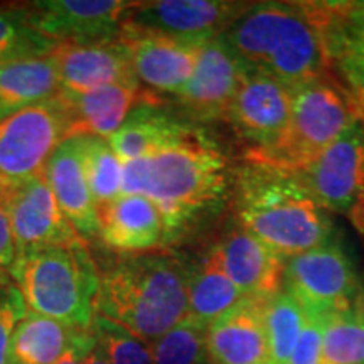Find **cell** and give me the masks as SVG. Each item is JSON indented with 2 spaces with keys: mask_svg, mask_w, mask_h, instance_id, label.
<instances>
[{
  "mask_svg": "<svg viewBox=\"0 0 364 364\" xmlns=\"http://www.w3.org/2000/svg\"><path fill=\"white\" fill-rule=\"evenodd\" d=\"M83 364H110V361H108L107 356H105V353L102 351V348L95 343L93 349L88 353V356L85 358Z\"/></svg>",
  "mask_w": 364,
  "mask_h": 364,
  "instance_id": "36",
  "label": "cell"
},
{
  "mask_svg": "<svg viewBox=\"0 0 364 364\" xmlns=\"http://www.w3.org/2000/svg\"><path fill=\"white\" fill-rule=\"evenodd\" d=\"M250 300L236 289L213 248L188 272V318L208 327L226 312Z\"/></svg>",
  "mask_w": 364,
  "mask_h": 364,
  "instance_id": "24",
  "label": "cell"
},
{
  "mask_svg": "<svg viewBox=\"0 0 364 364\" xmlns=\"http://www.w3.org/2000/svg\"><path fill=\"white\" fill-rule=\"evenodd\" d=\"M17 255L83 240L61 211L44 172L11 188H0Z\"/></svg>",
  "mask_w": 364,
  "mask_h": 364,
  "instance_id": "11",
  "label": "cell"
},
{
  "mask_svg": "<svg viewBox=\"0 0 364 364\" xmlns=\"http://www.w3.org/2000/svg\"><path fill=\"white\" fill-rule=\"evenodd\" d=\"M95 343H97V339H95V334L93 331H91V327L81 331V334L75 339V343L71 344V348L68 349L65 356L59 359L56 364H83L85 358L88 356V353L93 349Z\"/></svg>",
  "mask_w": 364,
  "mask_h": 364,
  "instance_id": "35",
  "label": "cell"
},
{
  "mask_svg": "<svg viewBox=\"0 0 364 364\" xmlns=\"http://www.w3.org/2000/svg\"><path fill=\"white\" fill-rule=\"evenodd\" d=\"M247 66L221 36L203 44L194 73L176 95L177 107L196 122L225 120Z\"/></svg>",
  "mask_w": 364,
  "mask_h": 364,
  "instance_id": "14",
  "label": "cell"
},
{
  "mask_svg": "<svg viewBox=\"0 0 364 364\" xmlns=\"http://www.w3.org/2000/svg\"><path fill=\"white\" fill-rule=\"evenodd\" d=\"M81 331L27 311L14 332L9 364H56Z\"/></svg>",
  "mask_w": 364,
  "mask_h": 364,
  "instance_id": "25",
  "label": "cell"
},
{
  "mask_svg": "<svg viewBox=\"0 0 364 364\" xmlns=\"http://www.w3.org/2000/svg\"><path fill=\"white\" fill-rule=\"evenodd\" d=\"M56 46L31 26L26 7L0 9V61L41 56Z\"/></svg>",
  "mask_w": 364,
  "mask_h": 364,
  "instance_id": "30",
  "label": "cell"
},
{
  "mask_svg": "<svg viewBox=\"0 0 364 364\" xmlns=\"http://www.w3.org/2000/svg\"><path fill=\"white\" fill-rule=\"evenodd\" d=\"M17 260V247L6 204L0 199V287L12 284V270Z\"/></svg>",
  "mask_w": 364,
  "mask_h": 364,
  "instance_id": "34",
  "label": "cell"
},
{
  "mask_svg": "<svg viewBox=\"0 0 364 364\" xmlns=\"http://www.w3.org/2000/svg\"><path fill=\"white\" fill-rule=\"evenodd\" d=\"M58 100L70 118V139L95 135L108 139L139 107H161V97L142 85H118L85 93L61 91Z\"/></svg>",
  "mask_w": 364,
  "mask_h": 364,
  "instance_id": "18",
  "label": "cell"
},
{
  "mask_svg": "<svg viewBox=\"0 0 364 364\" xmlns=\"http://www.w3.org/2000/svg\"><path fill=\"white\" fill-rule=\"evenodd\" d=\"M326 317L327 316H321L317 312L306 311L302 332H300V338L289 364H321Z\"/></svg>",
  "mask_w": 364,
  "mask_h": 364,
  "instance_id": "33",
  "label": "cell"
},
{
  "mask_svg": "<svg viewBox=\"0 0 364 364\" xmlns=\"http://www.w3.org/2000/svg\"><path fill=\"white\" fill-rule=\"evenodd\" d=\"M70 139V118L58 97L0 120V188L43 174L56 149Z\"/></svg>",
  "mask_w": 364,
  "mask_h": 364,
  "instance_id": "7",
  "label": "cell"
},
{
  "mask_svg": "<svg viewBox=\"0 0 364 364\" xmlns=\"http://www.w3.org/2000/svg\"><path fill=\"white\" fill-rule=\"evenodd\" d=\"M270 364H289L302 332L306 311L287 289L262 302Z\"/></svg>",
  "mask_w": 364,
  "mask_h": 364,
  "instance_id": "26",
  "label": "cell"
},
{
  "mask_svg": "<svg viewBox=\"0 0 364 364\" xmlns=\"http://www.w3.org/2000/svg\"><path fill=\"white\" fill-rule=\"evenodd\" d=\"M321 364H364V292L349 309L326 317Z\"/></svg>",
  "mask_w": 364,
  "mask_h": 364,
  "instance_id": "27",
  "label": "cell"
},
{
  "mask_svg": "<svg viewBox=\"0 0 364 364\" xmlns=\"http://www.w3.org/2000/svg\"><path fill=\"white\" fill-rule=\"evenodd\" d=\"M132 6L125 0H39L26 9L39 34L66 44L118 38Z\"/></svg>",
  "mask_w": 364,
  "mask_h": 364,
  "instance_id": "13",
  "label": "cell"
},
{
  "mask_svg": "<svg viewBox=\"0 0 364 364\" xmlns=\"http://www.w3.org/2000/svg\"><path fill=\"white\" fill-rule=\"evenodd\" d=\"M327 2L250 4L221 38L248 70L287 88L331 75Z\"/></svg>",
  "mask_w": 364,
  "mask_h": 364,
  "instance_id": "2",
  "label": "cell"
},
{
  "mask_svg": "<svg viewBox=\"0 0 364 364\" xmlns=\"http://www.w3.org/2000/svg\"><path fill=\"white\" fill-rule=\"evenodd\" d=\"M139 83L152 93L176 95L193 76L203 41L154 33H122Z\"/></svg>",
  "mask_w": 364,
  "mask_h": 364,
  "instance_id": "16",
  "label": "cell"
},
{
  "mask_svg": "<svg viewBox=\"0 0 364 364\" xmlns=\"http://www.w3.org/2000/svg\"><path fill=\"white\" fill-rule=\"evenodd\" d=\"M318 206L351 220L364 235V127L361 122L295 172Z\"/></svg>",
  "mask_w": 364,
  "mask_h": 364,
  "instance_id": "8",
  "label": "cell"
},
{
  "mask_svg": "<svg viewBox=\"0 0 364 364\" xmlns=\"http://www.w3.org/2000/svg\"><path fill=\"white\" fill-rule=\"evenodd\" d=\"M294 90L247 68L225 120L250 144L247 152H265L279 144L289 125Z\"/></svg>",
  "mask_w": 364,
  "mask_h": 364,
  "instance_id": "12",
  "label": "cell"
},
{
  "mask_svg": "<svg viewBox=\"0 0 364 364\" xmlns=\"http://www.w3.org/2000/svg\"><path fill=\"white\" fill-rule=\"evenodd\" d=\"M238 226L282 258L306 253L332 240V223L292 172L247 162L235 174Z\"/></svg>",
  "mask_w": 364,
  "mask_h": 364,
  "instance_id": "3",
  "label": "cell"
},
{
  "mask_svg": "<svg viewBox=\"0 0 364 364\" xmlns=\"http://www.w3.org/2000/svg\"><path fill=\"white\" fill-rule=\"evenodd\" d=\"M61 91L85 93L118 85H140L134 71L130 48L122 38L66 43L53 49Z\"/></svg>",
  "mask_w": 364,
  "mask_h": 364,
  "instance_id": "15",
  "label": "cell"
},
{
  "mask_svg": "<svg viewBox=\"0 0 364 364\" xmlns=\"http://www.w3.org/2000/svg\"><path fill=\"white\" fill-rule=\"evenodd\" d=\"M262 302L245 300L208 327L206 346L213 364H270Z\"/></svg>",
  "mask_w": 364,
  "mask_h": 364,
  "instance_id": "20",
  "label": "cell"
},
{
  "mask_svg": "<svg viewBox=\"0 0 364 364\" xmlns=\"http://www.w3.org/2000/svg\"><path fill=\"white\" fill-rule=\"evenodd\" d=\"M359 122L353 91L326 75L294 90L290 120L279 144L265 152H247L245 161L295 174Z\"/></svg>",
  "mask_w": 364,
  "mask_h": 364,
  "instance_id": "6",
  "label": "cell"
},
{
  "mask_svg": "<svg viewBox=\"0 0 364 364\" xmlns=\"http://www.w3.org/2000/svg\"><path fill=\"white\" fill-rule=\"evenodd\" d=\"M359 120H361V124L364 127V108H359Z\"/></svg>",
  "mask_w": 364,
  "mask_h": 364,
  "instance_id": "37",
  "label": "cell"
},
{
  "mask_svg": "<svg viewBox=\"0 0 364 364\" xmlns=\"http://www.w3.org/2000/svg\"><path fill=\"white\" fill-rule=\"evenodd\" d=\"M225 154L191 125L181 139L152 156L124 162L122 194L145 196L161 211L166 241L174 243L218 213L230 193Z\"/></svg>",
  "mask_w": 364,
  "mask_h": 364,
  "instance_id": "1",
  "label": "cell"
},
{
  "mask_svg": "<svg viewBox=\"0 0 364 364\" xmlns=\"http://www.w3.org/2000/svg\"><path fill=\"white\" fill-rule=\"evenodd\" d=\"M188 272L172 253L125 255L100 273L95 309L150 344L188 318Z\"/></svg>",
  "mask_w": 364,
  "mask_h": 364,
  "instance_id": "4",
  "label": "cell"
},
{
  "mask_svg": "<svg viewBox=\"0 0 364 364\" xmlns=\"http://www.w3.org/2000/svg\"><path fill=\"white\" fill-rule=\"evenodd\" d=\"M78 144L86 181L97 208L113 201L122 194V182H124L122 159L103 136L80 135Z\"/></svg>",
  "mask_w": 364,
  "mask_h": 364,
  "instance_id": "28",
  "label": "cell"
},
{
  "mask_svg": "<svg viewBox=\"0 0 364 364\" xmlns=\"http://www.w3.org/2000/svg\"><path fill=\"white\" fill-rule=\"evenodd\" d=\"M44 177L61 211L81 238L97 236V204L85 176L78 136H71L59 145L46 164Z\"/></svg>",
  "mask_w": 364,
  "mask_h": 364,
  "instance_id": "21",
  "label": "cell"
},
{
  "mask_svg": "<svg viewBox=\"0 0 364 364\" xmlns=\"http://www.w3.org/2000/svg\"><path fill=\"white\" fill-rule=\"evenodd\" d=\"M149 346L154 364H213L206 346V327L191 318H184Z\"/></svg>",
  "mask_w": 364,
  "mask_h": 364,
  "instance_id": "29",
  "label": "cell"
},
{
  "mask_svg": "<svg viewBox=\"0 0 364 364\" xmlns=\"http://www.w3.org/2000/svg\"><path fill=\"white\" fill-rule=\"evenodd\" d=\"M12 284L27 311L88 329L97 316L100 272L85 240L17 255Z\"/></svg>",
  "mask_w": 364,
  "mask_h": 364,
  "instance_id": "5",
  "label": "cell"
},
{
  "mask_svg": "<svg viewBox=\"0 0 364 364\" xmlns=\"http://www.w3.org/2000/svg\"><path fill=\"white\" fill-rule=\"evenodd\" d=\"M248 6L223 0L134 2L122 33H154L206 43L225 33Z\"/></svg>",
  "mask_w": 364,
  "mask_h": 364,
  "instance_id": "10",
  "label": "cell"
},
{
  "mask_svg": "<svg viewBox=\"0 0 364 364\" xmlns=\"http://www.w3.org/2000/svg\"><path fill=\"white\" fill-rule=\"evenodd\" d=\"M284 287L306 311L321 316L346 311L361 295L353 263L334 238L306 253L285 258Z\"/></svg>",
  "mask_w": 364,
  "mask_h": 364,
  "instance_id": "9",
  "label": "cell"
},
{
  "mask_svg": "<svg viewBox=\"0 0 364 364\" xmlns=\"http://www.w3.org/2000/svg\"><path fill=\"white\" fill-rule=\"evenodd\" d=\"M98 238L115 252L147 253L162 247L166 228L159 208L145 196L120 194L97 208Z\"/></svg>",
  "mask_w": 364,
  "mask_h": 364,
  "instance_id": "19",
  "label": "cell"
},
{
  "mask_svg": "<svg viewBox=\"0 0 364 364\" xmlns=\"http://www.w3.org/2000/svg\"><path fill=\"white\" fill-rule=\"evenodd\" d=\"M213 252L230 280L247 299L262 302L284 289L285 258L241 226L226 231Z\"/></svg>",
  "mask_w": 364,
  "mask_h": 364,
  "instance_id": "17",
  "label": "cell"
},
{
  "mask_svg": "<svg viewBox=\"0 0 364 364\" xmlns=\"http://www.w3.org/2000/svg\"><path fill=\"white\" fill-rule=\"evenodd\" d=\"M27 314L24 299L16 285L0 287V364H9V353L17 324Z\"/></svg>",
  "mask_w": 364,
  "mask_h": 364,
  "instance_id": "32",
  "label": "cell"
},
{
  "mask_svg": "<svg viewBox=\"0 0 364 364\" xmlns=\"http://www.w3.org/2000/svg\"><path fill=\"white\" fill-rule=\"evenodd\" d=\"M189 129L191 124L162 112L161 107L144 105L107 140L122 162H129L152 156L181 139Z\"/></svg>",
  "mask_w": 364,
  "mask_h": 364,
  "instance_id": "23",
  "label": "cell"
},
{
  "mask_svg": "<svg viewBox=\"0 0 364 364\" xmlns=\"http://www.w3.org/2000/svg\"><path fill=\"white\" fill-rule=\"evenodd\" d=\"M91 331L110 364H154L150 346L115 322L97 314Z\"/></svg>",
  "mask_w": 364,
  "mask_h": 364,
  "instance_id": "31",
  "label": "cell"
},
{
  "mask_svg": "<svg viewBox=\"0 0 364 364\" xmlns=\"http://www.w3.org/2000/svg\"><path fill=\"white\" fill-rule=\"evenodd\" d=\"M59 93L61 81L53 53L0 61V120Z\"/></svg>",
  "mask_w": 364,
  "mask_h": 364,
  "instance_id": "22",
  "label": "cell"
}]
</instances>
